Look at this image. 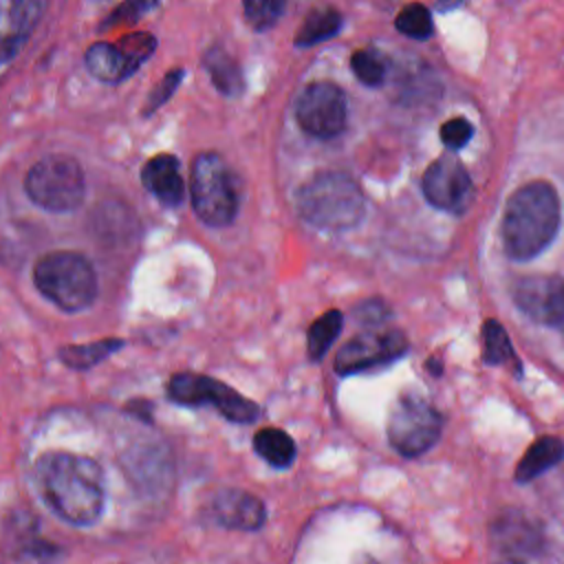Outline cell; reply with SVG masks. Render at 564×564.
I'll return each mask as SVG.
<instances>
[{
  "label": "cell",
  "instance_id": "6da1fadb",
  "mask_svg": "<svg viewBox=\"0 0 564 564\" xmlns=\"http://www.w3.org/2000/svg\"><path fill=\"white\" fill-rule=\"evenodd\" d=\"M35 485L48 509L68 524L90 527L104 513V471L90 456L44 454L35 465Z\"/></svg>",
  "mask_w": 564,
  "mask_h": 564
},
{
  "label": "cell",
  "instance_id": "7a4b0ae2",
  "mask_svg": "<svg viewBox=\"0 0 564 564\" xmlns=\"http://www.w3.org/2000/svg\"><path fill=\"white\" fill-rule=\"evenodd\" d=\"M560 227V200L549 183H529L507 203L502 216V245L509 258L531 260L542 253Z\"/></svg>",
  "mask_w": 564,
  "mask_h": 564
},
{
  "label": "cell",
  "instance_id": "3957f363",
  "mask_svg": "<svg viewBox=\"0 0 564 564\" xmlns=\"http://www.w3.org/2000/svg\"><path fill=\"white\" fill-rule=\"evenodd\" d=\"M297 209L306 223L328 231L357 225L366 212L361 187L344 172H319L297 194Z\"/></svg>",
  "mask_w": 564,
  "mask_h": 564
},
{
  "label": "cell",
  "instance_id": "277c9868",
  "mask_svg": "<svg viewBox=\"0 0 564 564\" xmlns=\"http://www.w3.org/2000/svg\"><path fill=\"white\" fill-rule=\"evenodd\" d=\"M33 282L62 311H82L97 295V275L90 262L75 251H53L37 260Z\"/></svg>",
  "mask_w": 564,
  "mask_h": 564
},
{
  "label": "cell",
  "instance_id": "5b68a950",
  "mask_svg": "<svg viewBox=\"0 0 564 564\" xmlns=\"http://www.w3.org/2000/svg\"><path fill=\"white\" fill-rule=\"evenodd\" d=\"M192 205L196 216L212 225H229L238 209V187L231 170L216 152H200L192 163Z\"/></svg>",
  "mask_w": 564,
  "mask_h": 564
},
{
  "label": "cell",
  "instance_id": "8992f818",
  "mask_svg": "<svg viewBox=\"0 0 564 564\" xmlns=\"http://www.w3.org/2000/svg\"><path fill=\"white\" fill-rule=\"evenodd\" d=\"M24 189L35 205L48 212H70L84 200V172L70 156H46L29 170Z\"/></svg>",
  "mask_w": 564,
  "mask_h": 564
},
{
  "label": "cell",
  "instance_id": "52a82bcc",
  "mask_svg": "<svg viewBox=\"0 0 564 564\" xmlns=\"http://www.w3.org/2000/svg\"><path fill=\"white\" fill-rule=\"evenodd\" d=\"M443 432V416L425 399L414 394H403L386 425L388 443L403 458H416L432 449Z\"/></svg>",
  "mask_w": 564,
  "mask_h": 564
},
{
  "label": "cell",
  "instance_id": "ba28073f",
  "mask_svg": "<svg viewBox=\"0 0 564 564\" xmlns=\"http://www.w3.org/2000/svg\"><path fill=\"white\" fill-rule=\"evenodd\" d=\"M170 401L178 405H214L231 423H253L260 416L256 401L242 397L231 386L196 372H178L167 383Z\"/></svg>",
  "mask_w": 564,
  "mask_h": 564
},
{
  "label": "cell",
  "instance_id": "9c48e42d",
  "mask_svg": "<svg viewBox=\"0 0 564 564\" xmlns=\"http://www.w3.org/2000/svg\"><path fill=\"white\" fill-rule=\"evenodd\" d=\"M295 117L306 134L317 139H333L346 128V95L330 82L308 84L297 99Z\"/></svg>",
  "mask_w": 564,
  "mask_h": 564
},
{
  "label": "cell",
  "instance_id": "30bf717a",
  "mask_svg": "<svg viewBox=\"0 0 564 564\" xmlns=\"http://www.w3.org/2000/svg\"><path fill=\"white\" fill-rule=\"evenodd\" d=\"M408 350V339L401 330L361 333L344 344L335 357V370L339 375H355L392 364Z\"/></svg>",
  "mask_w": 564,
  "mask_h": 564
},
{
  "label": "cell",
  "instance_id": "8fae6325",
  "mask_svg": "<svg viewBox=\"0 0 564 564\" xmlns=\"http://www.w3.org/2000/svg\"><path fill=\"white\" fill-rule=\"evenodd\" d=\"M423 196L438 209L449 214H463L474 196L471 178L460 161L454 156L436 159L423 174Z\"/></svg>",
  "mask_w": 564,
  "mask_h": 564
},
{
  "label": "cell",
  "instance_id": "7c38bea8",
  "mask_svg": "<svg viewBox=\"0 0 564 564\" xmlns=\"http://www.w3.org/2000/svg\"><path fill=\"white\" fill-rule=\"evenodd\" d=\"M518 308L544 326L564 324V280L560 275L522 278L513 289Z\"/></svg>",
  "mask_w": 564,
  "mask_h": 564
},
{
  "label": "cell",
  "instance_id": "4fadbf2b",
  "mask_svg": "<svg viewBox=\"0 0 564 564\" xmlns=\"http://www.w3.org/2000/svg\"><path fill=\"white\" fill-rule=\"evenodd\" d=\"M216 524L238 531H258L267 522L264 502L245 489H220L209 502Z\"/></svg>",
  "mask_w": 564,
  "mask_h": 564
},
{
  "label": "cell",
  "instance_id": "5bb4252c",
  "mask_svg": "<svg viewBox=\"0 0 564 564\" xmlns=\"http://www.w3.org/2000/svg\"><path fill=\"white\" fill-rule=\"evenodd\" d=\"M143 185L165 205H178L185 194L181 178V163L172 154H159L143 165L141 172Z\"/></svg>",
  "mask_w": 564,
  "mask_h": 564
},
{
  "label": "cell",
  "instance_id": "9a60e30c",
  "mask_svg": "<svg viewBox=\"0 0 564 564\" xmlns=\"http://www.w3.org/2000/svg\"><path fill=\"white\" fill-rule=\"evenodd\" d=\"M564 458V443L557 436H540L516 465V480L531 482Z\"/></svg>",
  "mask_w": 564,
  "mask_h": 564
},
{
  "label": "cell",
  "instance_id": "2e32d148",
  "mask_svg": "<svg viewBox=\"0 0 564 564\" xmlns=\"http://www.w3.org/2000/svg\"><path fill=\"white\" fill-rule=\"evenodd\" d=\"M203 66L207 70V75L212 77L214 86L227 95V97H238L245 88V79L240 73V66L236 64V59L220 46H212L205 57H203Z\"/></svg>",
  "mask_w": 564,
  "mask_h": 564
},
{
  "label": "cell",
  "instance_id": "e0dca14e",
  "mask_svg": "<svg viewBox=\"0 0 564 564\" xmlns=\"http://www.w3.org/2000/svg\"><path fill=\"white\" fill-rule=\"evenodd\" d=\"M253 449L260 458H264L271 467H278V469L291 467L297 456L295 441L278 427L258 430L253 436Z\"/></svg>",
  "mask_w": 564,
  "mask_h": 564
},
{
  "label": "cell",
  "instance_id": "ac0fdd59",
  "mask_svg": "<svg viewBox=\"0 0 564 564\" xmlns=\"http://www.w3.org/2000/svg\"><path fill=\"white\" fill-rule=\"evenodd\" d=\"M86 68L101 82H121L130 75L128 62L119 46L97 42L86 51Z\"/></svg>",
  "mask_w": 564,
  "mask_h": 564
},
{
  "label": "cell",
  "instance_id": "d6986e66",
  "mask_svg": "<svg viewBox=\"0 0 564 564\" xmlns=\"http://www.w3.org/2000/svg\"><path fill=\"white\" fill-rule=\"evenodd\" d=\"M123 346V339H99L90 344H75L59 348V359L73 370H88L101 364L106 357L117 352Z\"/></svg>",
  "mask_w": 564,
  "mask_h": 564
},
{
  "label": "cell",
  "instance_id": "ffe728a7",
  "mask_svg": "<svg viewBox=\"0 0 564 564\" xmlns=\"http://www.w3.org/2000/svg\"><path fill=\"white\" fill-rule=\"evenodd\" d=\"M339 26H341L339 11H335V9H313L304 18V22H302V26L295 35V44L297 46L319 44V42L333 37L339 31Z\"/></svg>",
  "mask_w": 564,
  "mask_h": 564
},
{
  "label": "cell",
  "instance_id": "44dd1931",
  "mask_svg": "<svg viewBox=\"0 0 564 564\" xmlns=\"http://www.w3.org/2000/svg\"><path fill=\"white\" fill-rule=\"evenodd\" d=\"M341 324H344V315L335 308L326 311L322 317H317L311 324L306 346H308V357L313 361H319L328 352V348L333 346V341L337 339V335L341 330Z\"/></svg>",
  "mask_w": 564,
  "mask_h": 564
},
{
  "label": "cell",
  "instance_id": "7402d4cb",
  "mask_svg": "<svg viewBox=\"0 0 564 564\" xmlns=\"http://www.w3.org/2000/svg\"><path fill=\"white\" fill-rule=\"evenodd\" d=\"M482 359L489 366L516 361L509 335L496 319H487L482 326Z\"/></svg>",
  "mask_w": 564,
  "mask_h": 564
},
{
  "label": "cell",
  "instance_id": "603a6c76",
  "mask_svg": "<svg viewBox=\"0 0 564 564\" xmlns=\"http://www.w3.org/2000/svg\"><path fill=\"white\" fill-rule=\"evenodd\" d=\"M394 24H397L399 33H403V35H408L412 40H427L432 35V31H434L432 15H430L427 7L419 4V2L405 4L399 11Z\"/></svg>",
  "mask_w": 564,
  "mask_h": 564
},
{
  "label": "cell",
  "instance_id": "cb8c5ba5",
  "mask_svg": "<svg viewBox=\"0 0 564 564\" xmlns=\"http://www.w3.org/2000/svg\"><path fill=\"white\" fill-rule=\"evenodd\" d=\"M119 48L128 62V68H130V75L154 53L156 48V40L154 35L150 33H143V31H134V33H128L119 40Z\"/></svg>",
  "mask_w": 564,
  "mask_h": 564
},
{
  "label": "cell",
  "instance_id": "d4e9b609",
  "mask_svg": "<svg viewBox=\"0 0 564 564\" xmlns=\"http://www.w3.org/2000/svg\"><path fill=\"white\" fill-rule=\"evenodd\" d=\"M350 68L357 75V79L366 86H381L386 79V64L383 59L368 48L355 51L350 57Z\"/></svg>",
  "mask_w": 564,
  "mask_h": 564
},
{
  "label": "cell",
  "instance_id": "484cf974",
  "mask_svg": "<svg viewBox=\"0 0 564 564\" xmlns=\"http://www.w3.org/2000/svg\"><path fill=\"white\" fill-rule=\"evenodd\" d=\"M284 2L286 0H242L245 18L256 31L271 29L280 20Z\"/></svg>",
  "mask_w": 564,
  "mask_h": 564
},
{
  "label": "cell",
  "instance_id": "4316f807",
  "mask_svg": "<svg viewBox=\"0 0 564 564\" xmlns=\"http://www.w3.org/2000/svg\"><path fill=\"white\" fill-rule=\"evenodd\" d=\"M11 26L15 35H26L40 15V0H11Z\"/></svg>",
  "mask_w": 564,
  "mask_h": 564
},
{
  "label": "cell",
  "instance_id": "83f0119b",
  "mask_svg": "<svg viewBox=\"0 0 564 564\" xmlns=\"http://www.w3.org/2000/svg\"><path fill=\"white\" fill-rule=\"evenodd\" d=\"M471 134H474V128L463 117H454L441 126V141L449 150H460L463 145H467Z\"/></svg>",
  "mask_w": 564,
  "mask_h": 564
},
{
  "label": "cell",
  "instance_id": "f1b7e54d",
  "mask_svg": "<svg viewBox=\"0 0 564 564\" xmlns=\"http://www.w3.org/2000/svg\"><path fill=\"white\" fill-rule=\"evenodd\" d=\"M156 4H159V0H123L115 9V13L106 20V24L112 26V24H119V22H134L137 18H141L150 9H154Z\"/></svg>",
  "mask_w": 564,
  "mask_h": 564
},
{
  "label": "cell",
  "instance_id": "f546056e",
  "mask_svg": "<svg viewBox=\"0 0 564 564\" xmlns=\"http://www.w3.org/2000/svg\"><path fill=\"white\" fill-rule=\"evenodd\" d=\"M181 77H183V68H174V70H170L163 79H161V84L152 90V95H150V99H148V104H145V115H150L152 110H156L161 104H165L167 99H170V95L176 90V86L181 84Z\"/></svg>",
  "mask_w": 564,
  "mask_h": 564
},
{
  "label": "cell",
  "instance_id": "4dcf8cb0",
  "mask_svg": "<svg viewBox=\"0 0 564 564\" xmlns=\"http://www.w3.org/2000/svg\"><path fill=\"white\" fill-rule=\"evenodd\" d=\"M357 315H359V319H361L364 324H379V322L386 319L388 311H386L383 304H379V302L372 300V302L361 304V306L357 308Z\"/></svg>",
  "mask_w": 564,
  "mask_h": 564
},
{
  "label": "cell",
  "instance_id": "1f68e13d",
  "mask_svg": "<svg viewBox=\"0 0 564 564\" xmlns=\"http://www.w3.org/2000/svg\"><path fill=\"white\" fill-rule=\"evenodd\" d=\"M126 410H128L130 414H134L137 419H143L145 423H152V405H150L148 401H130V403L126 405Z\"/></svg>",
  "mask_w": 564,
  "mask_h": 564
},
{
  "label": "cell",
  "instance_id": "d6a6232c",
  "mask_svg": "<svg viewBox=\"0 0 564 564\" xmlns=\"http://www.w3.org/2000/svg\"><path fill=\"white\" fill-rule=\"evenodd\" d=\"M463 0H438V11H449V9H456Z\"/></svg>",
  "mask_w": 564,
  "mask_h": 564
},
{
  "label": "cell",
  "instance_id": "836d02e7",
  "mask_svg": "<svg viewBox=\"0 0 564 564\" xmlns=\"http://www.w3.org/2000/svg\"><path fill=\"white\" fill-rule=\"evenodd\" d=\"M427 366H430V372H432V375H441V366L436 364V359H430Z\"/></svg>",
  "mask_w": 564,
  "mask_h": 564
},
{
  "label": "cell",
  "instance_id": "e575fe53",
  "mask_svg": "<svg viewBox=\"0 0 564 564\" xmlns=\"http://www.w3.org/2000/svg\"><path fill=\"white\" fill-rule=\"evenodd\" d=\"M498 564H520L518 560H502V562H498Z\"/></svg>",
  "mask_w": 564,
  "mask_h": 564
}]
</instances>
